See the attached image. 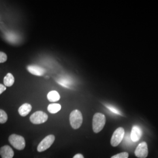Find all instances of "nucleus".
I'll return each instance as SVG.
<instances>
[{
  "mask_svg": "<svg viewBox=\"0 0 158 158\" xmlns=\"http://www.w3.org/2000/svg\"><path fill=\"white\" fill-rule=\"evenodd\" d=\"M106 118L102 113H96L93 118V130L95 133H98L104 128L106 124Z\"/></svg>",
  "mask_w": 158,
  "mask_h": 158,
  "instance_id": "1",
  "label": "nucleus"
},
{
  "mask_svg": "<svg viewBox=\"0 0 158 158\" xmlns=\"http://www.w3.org/2000/svg\"><path fill=\"white\" fill-rule=\"evenodd\" d=\"M69 119L72 127L74 130L79 129L83 123L82 114L78 110H73L70 114Z\"/></svg>",
  "mask_w": 158,
  "mask_h": 158,
  "instance_id": "2",
  "label": "nucleus"
},
{
  "mask_svg": "<svg viewBox=\"0 0 158 158\" xmlns=\"http://www.w3.org/2000/svg\"><path fill=\"white\" fill-rule=\"evenodd\" d=\"M9 142L12 147L18 150H23L25 147L24 138L17 134H12L8 138Z\"/></svg>",
  "mask_w": 158,
  "mask_h": 158,
  "instance_id": "3",
  "label": "nucleus"
},
{
  "mask_svg": "<svg viewBox=\"0 0 158 158\" xmlns=\"http://www.w3.org/2000/svg\"><path fill=\"white\" fill-rule=\"evenodd\" d=\"M48 119V115L45 113L38 111L32 114L30 117V121L34 124H41L45 123Z\"/></svg>",
  "mask_w": 158,
  "mask_h": 158,
  "instance_id": "4",
  "label": "nucleus"
},
{
  "mask_svg": "<svg viewBox=\"0 0 158 158\" xmlns=\"http://www.w3.org/2000/svg\"><path fill=\"white\" fill-rule=\"evenodd\" d=\"M124 129L122 127L118 128L115 130L111 139V144L113 147H117L123 141L124 137Z\"/></svg>",
  "mask_w": 158,
  "mask_h": 158,
  "instance_id": "5",
  "label": "nucleus"
},
{
  "mask_svg": "<svg viewBox=\"0 0 158 158\" xmlns=\"http://www.w3.org/2000/svg\"><path fill=\"white\" fill-rule=\"evenodd\" d=\"M55 140V137L53 135L46 136L38 145L37 150L39 152H44L51 147Z\"/></svg>",
  "mask_w": 158,
  "mask_h": 158,
  "instance_id": "6",
  "label": "nucleus"
},
{
  "mask_svg": "<svg viewBox=\"0 0 158 158\" xmlns=\"http://www.w3.org/2000/svg\"><path fill=\"white\" fill-rule=\"evenodd\" d=\"M136 156L139 158H146L148 155V145L145 142L140 143L135 151Z\"/></svg>",
  "mask_w": 158,
  "mask_h": 158,
  "instance_id": "7",
  "label": "nucleus"
},
{
  "mask_svg": "<svg viewBox=\"0 0 158 158\" xmlns=\"http://www.w3.org/2000/svg\"><path fill=\"white\" fill-rule=\"evenodd\" d=\"M142 134V132L141 128L139 126L134 125L132 128L130 137L132 141L138 142L140 139Z\"/></svg>",
  "mask_w": 158,
  "mask_h": 158,
  "instance_id": "8",
  "label": "nucleus"
},
{
  "mask_svg": "<svg viewBox=\"0 0 158 158\" xmlns=\"http://www.w3.org/2000/svg\"><path fill=\"white\" fill-rule=\"evenodd\" d=\"M0 155L2 158H12L14 152L11 147L5 145L0 148Z\"/></svg>",
  "mask_w": 158,
  "mask_h": 158,
  "instance_id": "9",
  "label": "nucleus"
},
{
  "mask_svg": "<svg viewBox=\"0 0 158 158\" xmlns=\"http://www.w3.org/2000/svg\"><path fill=\"white\" fill-rule=\"evenodd\" d=\"M27 70L30 73L38 76L44 75L45 72V70L44 69L37 65H29L27 66Z\"/></svg>",
  "mask_w": 158,
  "mask_h": 158,
  "instance_id": "10",
  "label": "nucleus"
},
{
  "mask_svg": "<svg viewBox=\"0 0 158 158\" xmlns=\"http://www.w3.org/2000/svg\"><path fill=\"white\" fill-rule=\"evenodd\" d=\"M32 110V106L28 103H25L23 104L18 109V113L22 117H25L28 115Z\"/></svg>",
  "mask_w": 158,
  "mask_h": 158,
  "instance_id": "11",
  "label": "nucleus"
},
{
  "mask_svg": "<svg viewBox=\"0 0 158 158\" xmlns=\"http://www.w3.org/2000/svg\"><path fill=\"white\" fill-rule=\"evenodd\" d=\"M47 98L49 102H56L60 100V96L56 91H51L48 94Z\"/></svg>",
  "mask_w": 158,
  "mask_h": 158,
  "instance_id": "12",
  "label": "nucleus"
},
{
  "mask_svg": "<svg viewBox=\"0 0 158 158\" xmlns=\"http://www.w3.org/2000/svg\"><path fill=\"white\" fill-rule=\"evenodd\" d=\"M14 81H15L14 77L10 73L7 74L4 79V83L6 87H11L14 85Z\"/></svg>",
  "mask_w": 158,
  "mask_h": 158,
  "instance_id": "13",
  "label": "nucleus"
},
{
  "mask_svg": "<svg viewBox=\"0 0 158 158\" xmlns=\"http://www.w3.org/2000/svg\"><path fill=\"white\" fill-rule=\"evenodd\" d=\"M61 106L59 104H51L48 107V110L51 114H56L61 110Z\"/></svg>",
  "mask_w": 158,
  "mask_h": 158,
  "instance_id": "14",
  "label": "nucleus"
},
{
  "mask_svg": "<svg viewBox=\"0 0 158 158\" xmlns=\"http://www.w3.org/2000/svg\"><path fill=\"white\" fill-rule=\"evenodd\" d=\"M8 115L2 110H0V124H4L7 121Z\"/></svg>",
  "mask_w": 158,
  "mask_h": 158,
  "instance_id": "15",
  "label": "nucleus"
},
{
  "mask_svg": "<svg viewBox=\"0 0 158 158\" xmlns=\"http://www.w3.org/2000/svg\"><path fill=\"white\" fill-rule=\"evenodd\" d=\"M128 153L127 152H121L113 156L111 158H128Z\"/></svg>",
  "mask_w": 158,
  "mask_h": 158,
  "instance_id": "16",
  "label": "nucleus"
},
{
  "mask_svg": "<svg viewBox=\"0 0 158 158\" xmlns=\"http://www.w3.org/2000/svg\"><path fill=\"white\" fill-rule=\"evenodd\" d=\"M7 60V56L5 53L0 52V63L5 62Z\"/></svg>",
  "mask_w": 158,
  "mask_h": 158,
  "instance_id": "17",
  "label": "nucleus"
},
{
  "mask_svg": "<svg viewBox=\"0 0 158 158\" xmlns=\"http://www.w3.org/2000/svg\"><path fill=\"white\" fill-rule=\"evenodd\" d=\"M106 107H107L111 111H112L113 113L117 114H118V115L121 114V113L116 108L114 107L111 106H106Z\"/></svg>",
  "mask_w": 158,
  "mask_h": 158,
  "instance_id": "18",
  "label": "nucleus"
},
{
  "mask_svg": "<svg viewBox=\"0 0 158 158\" xmlns=\"http://www.w3.org/2000/svg\"><path fill=\"white\" fill-rule=\"evenodd\" d=\"M6 90V87L4 85L0 84V94H2Z\"/></svg>",
  "mask_w": 158,
  "mask_h": 158,
  "instance_id": "19",
  "label": "nucleus"
},
{
  "mask_svg": "<svg viewBox=\"0 0 158 158\" xmlns=\"http://www.w3.org/2000/svg\"><path fill=\"white\" fill-rule=\"evenodd\" d=\"M73 158H85L83 155L82 154H80V153H78V154H76V155L74 156V157Z\"/></svg>",
  "mask_w": 158,
  "mask_h": 158,
  "instance_id": "20",
  "label": "nucleus"
}]
</instances>
